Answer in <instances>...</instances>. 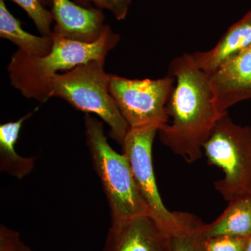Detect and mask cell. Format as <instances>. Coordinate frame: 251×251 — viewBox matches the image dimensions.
<instances>
[{"instance_id":"cell-6","label":"cell","mask_w":251,"mask_h":251,"mask_svg":"<svg viewBox=\"0 0 251 251\" xmlns=\"http://www.w3.org/2000/svg\"><path fill=\"white\" fill-rule=\"evenodd\" d=\"M158 129L130 128L122 145L140 193L148 203L151 217L171 237L200 228L199 218L186 212H171L163 203L155 179L152 146Z\"/></svg>"},{"instance_id":"cell-4","label":"cell","mask_w":251,"mask_h":251,"mask_svg":"<svg viewBox=\"0 0 251 251\" xmlns=\"http://www.w3.org/2000/svg\"><path fill=\"white\" fill-rule=\"evenodd\" d=\"M104 64L105 60L93 61L57 74L51 82L50 98L58 97L80 111L98 115L110 126V136L122 146L130 126L109 91L110 74Z\"/></svg>"},{"instance_id":"cell-8","label":"cell","mask_w":251,"mask_h":251,"mask_svg":"<svg viewBox=\"0 0 251 251\" xmlns=\"http://www.w3.org/2000/svg\"><path fill=\"white\" fill-rule=\"evenodd\" d=\"M171 237L150 215L112 223L103 251H171Z\"/></svg>"},{"instance_id":"cell-17","label":"cell","mask_w":251,"mask_h":251,"mask_svg":"<svg viewBox=\"0 0 251 251\" xmlns=\"http://www.w3.org/2000/svg\"><path fill=\"white\" fill-rule=\"evenodd\" d=\"M247 239L233 236H219L204 239V245L206 251H245Z\"/></svg>"},{"instance_id":"cell-13","label":"cell","mask_w":251,"mask_h":251,"mask_svg":"<svg viewBox=\"0 0 251 251\" xmlns=\"http://www.w3.org/2000/svg\"><path fill=\"white\" fill-rule=\"evenodd\" d=\"M31 115L32 112H29L17 121L0 126V170L18 179L29 175L34 169L35 163V157L19 156L15 150L23 122Z\"/></svg>"},{"instance_id":"cell-11","label":"cell","mask_w":251,"mask_h":251,"mask_svg":"<svg viewBox=\"0 0 251 251\" xmlns=\"http://www.w3.org/2000/svg\"><path fill=\"white\" fill-rule=\"evenodd\" d=\"M251 46V10L230 26L213 49L190 54L195 65L210 74L224 63Z\"/></svg>"},{"instance_id":"cell-3","label":"cell","mask_w":251,"mask_h":251,"mask_svg":"<svg viewBox=\"0 0 251 251\" xmlns=\"http://www.w3.org/2000/svg\"><path fill=\"white\" fill-rule=\"evenodd\" d=\"M85 136L92 163L108 198L112 223L150 215L148 203L140 193L129 163L109 145L103 125L86 114Z\"/></svg>"},{"instance_id":"cell-19","label":"cell","mask_w":251,"mask_h":251,"mask_svg":"<svg viewBox=\"0 0 251 251\" xmlns=\"http://www.w3.org/2000/svg\"><path fill=\"white\" fill-rule=\"evenodd\" d=\"M97 8L110 11L118 21L125 19L132 0H90Z\"/></svg>"},{"instance_id":"cell-18","label":"cell","mask_w":251,"mask_h":251,"mask_svg":"<svg viewBox=\"0 0 251 251\" xmlns=\"http://www.w3.org/2000/svg\"><path fill=\"white\" fill-rule=\"evenodd\" d=\"M0 251H32L26 245L17 231L1 225L0 226Z\"/></svg>"},{"instance_id":"cell-12","label":"cell","mask_w":251,"mask_h":251,"mask_svg":"<svg viewBox=\"0 0 251 251\" xmlns=\"http://www.w3.org/2000/svg\"><path fill=\"white\" fill-rule=\"evenodd\" d=\"M224 213L214 222L204 225L203 239L233 236L249 239L251 236V192L229 201Z\"/></svg>"},{"instance_id":"cell-14","label":"cell","mask_w":251,"mask_h":251,"mask_svg":"<svg viewBox=\"0 0 251 251\" xmlns=\"http://www.w3.org/2000/svg\"><path fill=\"white\" fill-rule=\"evenodd\" d=\"M0 36L11 41L20 50L36 57L47 55L53 44L52 36H38L25 31L3 0H0Z\"/></svg>"},{"instance_id":"cell-15","label":"cell","mask_w":251,"mask_h":251,"mask_svg":"<svg viewBox=\"0 0 251 251\" xmlns=\"http://www.w3.org/2000/svg\"><path fill=\"white\" fill-rule=\"evenodd\" d=\"M5 1V0H3ZM16 3L32 20L36 29L41 35L52 36V30L51 24L53 21L52 13L46 9L40 0H11Z\"/></svg>"},{"instance_id":"cell-9","label":"cell","mask_w":251,"mask_h":251,"mask_svg":"<svg viewBox=\"0 0 251 251\" xmlns=\"http://www.w3.org/2000/svg\"><path fill=\"white\" fill-rule=\"evenodd\" d=\"M214 101L221 115L251 99V46L209 74Z\"/></svg>"},{"instance_id":"cell-20","label":"cell","mask_w":251,"mask_h":251,"mask_svg":"<svg viewBox=\"0 0 251 251\" xmlns=\"http://www.w3.org/2000/svg\"><path fill=\"white\" fill-rule=\"evenodd\" d=\"M74 2L77 4H80L84 7L92 8V2L90 0H73ZM41 4L44 6H52V0H40Z\"/></svg>"},{"instance_id":"cell-7","label":"cell","mask_w":251,"mask_h":251,"mask_svg":"<svg viewBox=\"0 0 251 251\" xmlns=\"http://www.w3.org/2000/svg\"><path fill=\"white\" fill-rule=\"evenodd\" d=\"M175 78L132 80L110 74L109 91L130 128L160 129L169 121L167 105Z\"/></svg>"},{"instance_id":"cell-1","label":"cell","mask_w":251,"mask_h":251,"mask_svg":"<svg viewBox=\"0 0 251 251\" xmlns=\"http://www.w3.org/2000/svg\"><path fill=\"white\" fill-rule=\"evenodd\" d=\"M168 74L175 78L167 105L171 124L158 129V136L173 153L193 163L202 156L203 145L222 115L214 103L209 74L195 65L190 53L173 59Z\"/></svg>"},{"instance_id":"cell-21","label":"cell","mask_w":251,"mask_h":251,"mask_svg":"<svg viewBox=\"0 0 251 251\" xmlns=\"http://www.w3.org/2000/svg\"><path fill=\"white\" fill-rule=\"evenodd\" d=\"M245 251H251V236L247 239Z\"/></svg>"},{"instance_id":"cell-16","label":"cell","mask_w":251,"mask_h":251,"mask_svg":"<svg viewBox=\"0 0 251 251\" xmlns=\"http://www.w3.org/2000/svg\"><path fill=\"white\" fill-rule=\"evenodd\" d=\"M204 226L171 237V251H206L201 235Z\"/></svg>"},{"instance_id":"cell-5","label":"cell","mask_w":251,"mask_h":251,"mask_svg":"<svg viewBox=\"0 0 251 251\" xmlns=\"http://www.w3.org/2000/svg\"><path fill=\"white\" fill-rule=\"evenodd\" d=\"M208 163L221 168L215 189L227 202L251 192V128L234 123L228 112L220 117L203 145Z\"/></svg>"},{"instance_id":"cell-2","label":"cell","mask_w":251,"mask_h":251,"mask_svg":"<svg viewBox=\"0 0 251 251\" xmlns=\"http://www.w3.org/2000/svg\"><path fill=\"white\" fill-rule=\"evenodd\" d=\"M52 48L44 57L18 50L8 65L11 84L23 97L44 103L50 99L51 82L58 72L72 70L80 64L105 60L120 41V36L107 25L94 43H83L52 34Z\"/></svg>"},{"instance_id":"cell-10","label":"cell","mask_w":251,"mask_h":251,"mask_svg":"<svg viewBox=\"0 0 251 251\" xmlns=\"http://www.w3.org/2000/svg\"><path fill=\"white\" fill-rule=\"evenodd\" d=\"M52 13L55 25L52 34L80 42L99 40L107 25L101 9L87 8L71 0H52Z\"/></svg>"}]
</instances>
